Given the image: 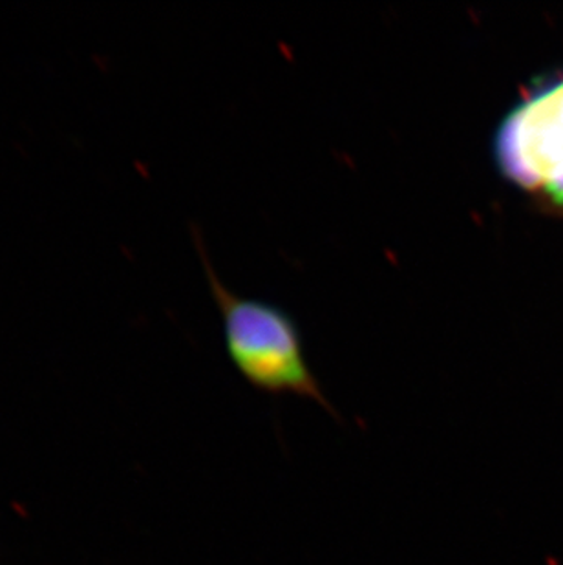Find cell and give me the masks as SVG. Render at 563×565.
I'll use <instances>...</instances> for the list:
<instances>
[{"mask_svg": "<svg viewBox=\"0 0 563 565\" xmlns=\"http://www.w3.org/2000/svg\"><path fill=\"white\" fill-rule=\"evenodd\" d=\"M209 284L224 315L229 358L240 375L267 394H293L336 411L304 358L297 324L286 311L261 300L242 299L220 282L200 246Z\"/></svg>", "mask_w": 563, "mask_h": 565, "instance_id": "6da1fadb", "label": "cell"}, {"mask_svg": "<svg viewBox=\"0 0 563 565\" xmlns=\"http://www.w3.org/2000/svg\"><path fill=\"white\" fill-rule=\"evenodd\" d=\"M492 152L516 188L563 209V79L540 86L507 114Z\"/></svg>", "mask_w": 563, "mask_h": 565, "instance_id": "7a4b0ae2", "label": "cell"}]
</instances>
